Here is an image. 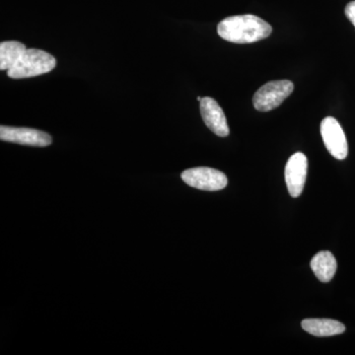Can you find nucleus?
<instances>
[{
    "mask_svg": "<svg viewBox=\"0 0 355 355\" xmlns=\"http://www.w3.org/2000/svg\"><path fill=\"white\" fill-rule=\"evenodd\" d=\"M0 139L22 146L46 147L50 146L53 139L49 133L27 128H13L1 125Z\"/></svg>",
    "mask_w": 355,
    "mask_h": 355,
    "instance_id": "6",
    "label": "nucleus"
},
{
    "mask_svg": "<svg viewBox=\"0 0 355 355\" xmlns=\"http://www.w3.org/2000/svg\"><path fill=\"white\" fill-rule=\"evenodd\" d=\"M321 135L324 146L331 155L343 160L349 154V144L340 123L333 116H327L321 123Z\"/></svg>",
    "mask_w": 355,
    "mask_h": 355,
    "instance_id": "5",
    "label": "nucleus"
},
{
    "mask_svg": "<svg viewBox=\"0 0 355 355\" xmlns=\"http://www.w3.org/2000/svg\"><path fill=\"white\" fill-rule=\"evenodd\" d=\"M310 266L317 279L322 282H331L338 268L335 257L329 251H322L315 254Z\"/></svg>",
    "mask_w": 355,
    "mask_h": 355,
    "instance_id": "10",
    "label": "nucleus"
},
{
    "mask_svg": "<svg viewBox=\"0 0 355 355\" xmlns=\"http://www.w3.org/2000/svg\"><path fill=\"white\" fill-rule=\"evenodd\" d=\"M219 36L234 44H252L270 37L272 26L258 16H230L217 26Z\"/></svg>",
    "mask_w": 355,
    "mask_h": 355,
    "instance_id": "1",
    "label": "nucleus"
},
{
    "mask_svg": "<svg viewBox=\"0 0 355 355\" xmlns=\"http://www.w3.org/2000/svg\"><path fill=\"white\" fill-rule=\"evenodd\" d=\"M345 15L355 27V1L349 2L345 7Z\"/></svg>",
    "mask_w": 355,
    "mask_h": 355,
    "instance_id": "12",
    "label": "nucleus"
},
{
    "mask_svg": "<svg viewBox=\"0 0 355 355\" xmlns=\"http://www.w3.org/2000/svg\"><path fill=\"white\" fill-rule=\"evenodd\" d=\"M294 84L289 80L270 81L261 86L253 98L254 109L270 112L277 108L293 92Z\"/></svg>",
    "mask_w": 355,
    "mask_h": 355,
    "instance_id": "3",
    "label": "nucleus"
},
{
    "mask_svg": "<svg viewBox=\"0 0 355 355\" xmlns=\"http://www.w3.org/2000/svg\"><path fill=\"white\" fill-rule=\"evenodd\" d=\"M308 160L305 154H293L287 161L286 166V182L287 189L292 198H298L304 189L307 177Z\"/></svg>",
    "mask_w": 355,
    "mask_h": 355,
    "instance_id": "7",
    "label": "nucleus"
},
{
    "mask_svg": "<svg viewBox=\"0 0 355 355\" xmlns=\"http://www.w3.org/2000/svg\"><path fill=\"white\" fill-rule=\"evenodd\" d=\"M55 65L57 60L46 51L27 49L17 64L7 70V76L13 79L30 78L49 73Z\"/></svg>",
    "mask_w": 355,
    "mask_h": 355,
    "instance_id": "2",
    "label": "nucleus"
},
{
    "mask_svg": "<svg viewBox=\"0 0 355 355\" xmlns=\"http://www.w3.org/2000/svg\"><path fill=\"white\" fill-rule=\"evenodd\" d=\"M200 114L205 125L220 137L229 135L227 120L223 110L216 100L210 97L202 98L200 101Z\"/></svg>",
    "mask_w": 355,
    "mask_h": 355,
    "instance_id": "8",
    "label": "nucleus"
},
{
    "mask_svg": "<svg viewBox=\"0 0 355 355\" xmlns=\"http://www.w3.org/2000/svg\"><path fill=\"white\" fill-rule=\"evenodd\" d=\"M202 98L198 97V101H200H200H202Z\"/></svg>",
    "mask_w": 355,
    "mask_h": 355,
    "instance_id": "13",
    "label": "nucleus"
},
{
    "mask_svg": "<svg viewBox=\"0 0 355 355\" xmlns=\"http://www.w3.org/2000/svg\"><path fill=\"white\" fill-rule=\"evenodd\" d=\"M181 177L188 186L202 191L223 190L228 184L226 175L212 168H191L182 173Z\"/></svg>",
    "mask_w": 355,
    "mask_h": 355,
    "instance_id": "4",
    "label": "nucleus"
},
{
    "mask_svg": "<svg viewBox=\"0 0 355 355\" xmlns=\"http://www.w3.org/2000/svg\"><path fill=\"white\" fill-rule=\"evenodd\" d=\"M27 50L25 44L17 41L2 42L0 44V69L9 70L17 64Z\"/></svg>",
    "mask_w": 355,
    "mask_h": 355,
    "instance_id": "11",
    "label": "nucleus"
},
{
    "mask_svg": "<svg viewBox=\"0 0 355 355\" xmlns=\"http://www.w3.org/2000/svg\"><path fill=\"white\" fill-rule=\"evenodd\" d=\"M303 330L315 336H331L345 333V324L331 319H305L301 323Z\"/></svg>",
    "mask_w": 355,
    "mask_h": 355,
    "instance_id": "9",
    "label": "nucleus"
}]
</instances>
